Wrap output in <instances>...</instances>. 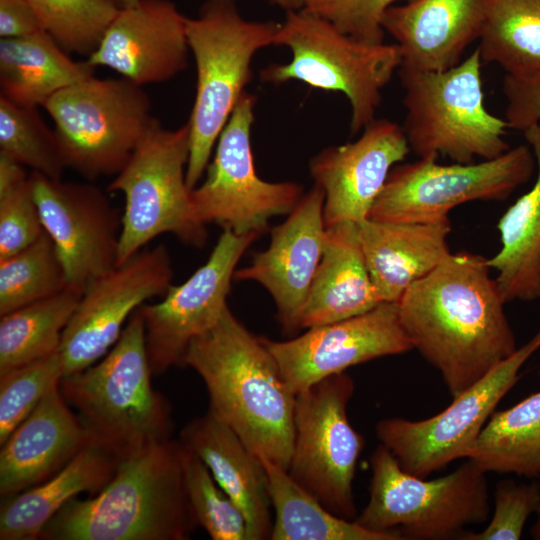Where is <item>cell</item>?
<instances>
[{
	"mask_svg": "<svg viewBox=\"0 0 540 540\" xmlns=\"http://www.w3.org/2000/svg\"><path fill=\"white\" fill-rule=\"evenodd\" d=\"M490 270L483 256L452 253L397 302L413 349L441 374L452 398L517 350Z\"/></svg>",
	"mask_w": 540,
	"mask_h": 540,
	"instance_id": "1",
	"label": "cell"
},
{
	"mask_svg": "<svg viewBox=\"0 0 540 540\" xmlns=\"http://www.w3.org/2000/svg\"><path fill=\"white\" fill-rule=\"evenodd\" d=\"M183 365L203 380L209 409L259 457L288 470L296 395L262 337L227 305L218 321L189 344Z\"/></svg>",
	"mask_w": 540,
	"mask_h": 540,
	"instance_id": "2",
	"label": "cell"
},
{
	"mask_svg": "<svg viewBox=\"0 0 540 540\" xmlns=\"http://www.w3.org/2000/svg\"><path fill=\"white\" fill-rule=\"evenodd\" d=\"M180 440L119 459L95 495L75 497L43 527L42 540H185L198 527L184 485Z\"/></svg>",
	"mask_w": 540,
	"mask_h": 540,
	"instance_id": "3",
	"label": "cell"
},
{
	"mask_svg": "<svg viewBox=\"0 0 540 540\" xmlns=\"http://www.w3.org/2000/svg\"><path fill=\"white\" fill-rule=\"evenodd\" d=\"M152 376L139 307L109 352L62 377L59 389L93 438L121 458L171 438V407L152 387Z\"/></svg>",
	"mask_w": 540,
	"mask_h": 540,
	"instance_id": "4",
	"label": "cell"
},
{
	"mask_svg": "<svg viewBox=\"0 0 540 540\" xmlns=\"http://www.w3.org/2000/svg\"><path fill=\"white\" fill-rule=\"evenodd\" d=\"M281 23L242 17L236 0H206L196 18L186 19V35L196 65V95L188 120L190 151L186 169L194 189L240 96L252 78L251 63L274 45Z\"/></svg>",
	"mask_w": 540,
	"mask_h": 540,
	"instance_id": "5",
	"label": "cell"
},
{
	"mask_svg": "<svg viewBox=\"0 0 540 540\" xmlns=\"http://www.w3.org/2000/svg\"><path fill=\"white\" fill-rule=\"evenodd\" d=\"M482 63L476 48L446 70L399 67L405 108L401 126L418 158L446 156L467 164L496 158L510 148L504 138L507 122L484 105Z\"/></svg>",
	"mask_w": 540,
	"mask_h": 540,
	"instance_id": "6",
	"label": "cell"
},
{
	"mask_svg": "<svg viewBox=\"0 0 540 540\" xmlns=\"http://www.w3.org/2000/svg\"><path fill=\"white\" fill-rule=\"evenodd\" d=\"M369 501L354 519L401 540L460 539L470 525L490 518L486 472L467 459L451 473L427 480L403 470L380 444L370 457Z\"/></svg>",
	"mask_w": 540,
	"mask_h": 540,
	"instance_id": "7",
	"label": "cell"
},
{
	"mask_svg": "<svg viewBox=\"0 0 540 540\" xmlns=\"http://www.w3.org/2000/svg\"><path fill=\"white\" fill-rule=\"evenodd\" d=\"M274 45L287 47L292 57L288 63L262 69L260 79L275 85L298 80L343 93L351 108L352 135L375 119L381 92L402 62L396 43L359 41L305 9L286 12Z\"/></svg>",
	"mask_w": 540,
	"mask_h": 540,
	"instance_id": "8",
	"label": "cell"
},
{
	"mask_svg": "<svg viewBox=\"0 0 540 540\" xmlns=\"http://www.w3.org/2000/svg\"><path fill=\"white\" fill-rule=\"evenodd\" d=\"M189 151L188 123L171 130L155 119L107 186L108 192H120L125 198L117 265L165 233L190 246L206 244V226L194 215L192 190L186 182Z\"/></svg>",
	"mask_w": 540,
	"mask_h": 540,
	"instance_id": "9",
	"label": "cell"
},
{
	"mask_svg": "<svg viewBox=\"0 0 540 540\" xmlns=\"http://www.w3.org/2000/svg\"><path fill=\"white\" fill-rule=\"evenodd\" d=\"M42 107L54 122L65 168L89 181L117 175L156 119L143 86L123 77L92 76Z\"/></svg>",
	"mask_w": 540,
	"mask_h": 540,
	"instance_id": "10",
	"label": "cell"
},
{
	"mask_svg": "<svg viewBox=\"0 0 540 540\" xmlns=\"http://www.w3.org/2000/svg\"><path fill=\"white\" fill-rule=\"evenodd\" d=\"M536 168L530 147L473 163L440 164L424 157L390 171L369 218L391 222H432L472 201H503L530 180Z\"/></svg>",
	"mask_w": 540,
	"mask_h": 540,
	"instance_id": "11",
	"label": "cell"
},
{
	"mask_svg": "<svg viewBox=\"0 0 540 540\" xmlns=\"http://www.w3.org/2000/svg\"><path fill=\"white\" fill-rule=\"evenodd\" d=\"M345 372L296 394L292 479L335 515L354 520L353 481L364 439L351 425L347 406L354 393Z\"/></svg>",
	"mask_w": 540,
	"mask_h": 540,
	"instance_id": "12",
	"label": "cell"
},
{
	"mask_svg": "<svg viewBox=\"0 0 540 540\" xmlns=\"http://www.w3.org/2000/svg\"><path fill=\"white\" fill-rule=\"evenodd\" d=\"M256 98L245 91L239 98L215 147L203 182L191 191L196 219L236 234H262L271 218L288 215L302 197L291 181L268 182L256 172L251 147Z\"/></svg>",
	"mask_w": 540,
	"mask_h": 540,
	"instance_id": "13",
	"label": "cell"
},
{
	"mask_svg": "<svg viewBox=\"0 0 540 540\" xmlns=\"http://www.w3.org/2000/svg\"><path fill=\"white\" fill-rule=\"evenodd\" d=\"M540 349V330L505 361L453 398L440 413L423 420L387 418L376 435L406 472L427 478L465 458L501 399L519 380V372Z\"/></svg>",
	"mask_w": 540,
	"mask_h": 540,
	"instance_id": "14",
	"label": "cell"
},
{
	"mask_svg": "<svg viewBox=\"0 0 540 540\" xmlns=\"http://www.w3.org/2000/svg\"><path fill=\"white\" fill-rule=\"evenodd\" d=\"M173 268L165 245L145 247L124 263L92 280L68 322L59 347L63 377L104 357L118 341L132 314L145 302L164 296Z\"/></svg>",
	"mask_w": 540,
	"mask_h": 540,
	"instance_id": "15",
	"label": "cell"
},
{
	"mask_svg": "<svg viewBox=\"0 0 540 540\" xmlns=\"http://www.w3.org/2000/svg\"><path fill=\"white\" fill-rule=\"evenodd\" d=\"M259 236L223 229L204 265L182 284L171 285L160 302L140 306L153 376L183 365L192 340L218 321L228 305L236 265Z\"/></svg>",
	"mask_w": 540,
	"mask_h": 540,
	"instance_id": "16",
	"label": "cell"
},
{
	"mask_svg": "<svg viewBox=\"0 0 540 540\" xmlns=\"http://www.w3.org/2000/svg\"><path fill=\"white\" fill-rule=\"evenodd\" d=\"M45 232L64 266L69 287L83 293L117 266L121 220L106 193L91 183L30 173Z\"/></svg>",
	"mask_w": 540,
	"mask_h": 540,
	"instance_id": "17",
	"label": "cell"
},
{
	"mask_svg": "<svg viewBox=\"0 0 540 540\" xmlns=\"http://www.w3.org/2000/svg\"><path fill=\"white\" fill-rule=\"evenodd\" d=\"M262 339L295 395L352 366L413 349L397 302H381L366 313L308 328L290 340Z\"/></svg>",
	"mask_w": 540,
	"mask_h": 540,
	"instance_id": "18",
	"label": "cell"
},
{
	"mask_svg": "<svg viewBox=\"0 0 540 540\" xmlns=\"http://www.w3.org/2000/svg\"><path fill=\"white\" fill-rule=\"evenodd\" d=\"M410 151L401 125L375 118L356 141L314 156L309 169L324 192L325 227L369 218L391 169Z\"/></svg>",
	"mask_w": 540,
	"mask_h": 540,
	"instance_id": "19",
	"label": "cell"
},
{
	"mask_svg": "<svg viewBox=\"0 0 540 540\" xmlns=\"http://www.w3.org/2000/svg\"><path fill=\"white\" fill-rule=\"evenodd\" d=\"M323 207L324 192L314 185L287 219L272 228L268 248L234 273V279L255 281L270 293L287 333L299 329V315L322 257L326 234Z\"/></svg>",
	"mask_w": 540,
	"mask_h": 540,
	"instance_id": "20",
	"label": "cell"
},
{
	"mask_svg": "<svg viewBox=\"0 0 540 540\" xmlns=\"http://www.w3.org/2000/svg\"><path fill=\"white\" fill-rule=\"evenodd\" d=\"M186 19L169 0H139L118 10L87 60L140 86L170 80L188 63Z\"/></svg>",
	"mask_w": 540,
	"mask_h": 540,
	"instance_id": "21",
	"label": "cell"
},
{
	"mask_svg": "<svg viewBox=\"0 0 540 540\" xmlns=\"http://www.w3.org/2000/svg\"><path fill=\"white\" fill-rule=\"evenodd\" d=\"M92 438L87 426L63 397L58 384L1 445V498L48 480Z\"/></svg>",
	"mask_w": 540,
	"mask_h": 540,
	"instance_id": "22",
	"label": "cell"
},
{
	"mask_svg": "<svg viewBox=\"0 0 540 540\" xmlns=\"http://www.w3.org/2000/svg\"><path fill=\"white\" fill-rule=\"evenodd\" d=\"M489 0H412L386 9L381 24L398 45L402 67L441 71L479 40Z\"/></svg>",
	"mask_w": 540,
	"mask_h": 540,
	"instance_id": "23",
	"label": "cell"
},
{
	"mask_svg": "<svg viewBox=\"0 0 540 540\" xmlns=\"http://www.w3.org/2000/svg\"><path fill=\"white\" fill-rule=\"evenodd\" d=\"M179 440L202 460L240 508L247 522L248 540L270 539L273 508L261 458L210 410L189 421Z\"/></svg>",
	"mask_w": 540,
	"mask_h": 540,
	"instance_id": "24",
	"label": "cell"
},
{
	"mask_svg": "<svg viewBox=\"0 0 540 540\" xmlns=\"http://www.w3.org/2000/svg\"><path fill=\"white\" fill-rule=\"evenodd\" d=\"M356 225L364 261L381 302H398L414 282L452 254L449 219L391 222L367 218Z\"/></svg>",
	"mask_w": 540,
	"mask_h": 540,
	"instance_id": "25",
	"label": "cell"
},
{
	"mask_svg": "<svg viewBox=\"0 0 540 540\" xmlns=\"http://www.w3.org/2000/svg\"><path fill=\"white\" fill-rule=\"evenodd\" d=\"M380 303L364 261L356 223L327 227L322 257L299 315V329L345 320Z\"/></svg>",
	"mask_w": 540,
	"mask_h": 540,
	"instance_id": "26",
	"label": "cell"
},
{
	"mask_svg": "<svg viewBox=\"0 0 540 540\" xmlns=\"http://www.w3.org/2000/svg\"><path fill=\"white\" fill-rule=\"evenodd\" d=\"M119 457L92 438L59 472L16 495L2 498L1 540H36L46 523L71 499L100 492L113 477Z\"/></svg>",
	"mask_w": 540,
	"mask_h": 540,
	"instance_id": "27",
	"label": "cell"
},
{
	"mask_svg": "<svg viewBox=\"0 0 540 540\" xmlns=\"http://www.w3.org/2000/svg\"><path fill=\"white\" fill-rule=\"evenodd\" d=\"M536 162L533 186L501 216L500 250L487 263L506 303L540 299V123L523 131Z\"/></svg>",
	"mask_w": 540,
	"mask_h": 540,
	"instance_id": "28",
	"label": "cell"
},
{
	"mask_svg": "<svg viewBox=\"0 0 540 540\" xmlns=\"http://www.w3.org/2000/svg\"><path fill=\"white\" fill-rule=\"evenodd\" d=\"M86 61H74L44 30L0 39V96L38 107L60 90L95 76Z\"/></svg>",
	"mask_w": 540,
	"mask_h": 540,
	"instance_id": "29",
	"label": "cell"
},
{
	"mask_svg": "<svg viewBox=\"0 0 540 540\" xmlns=\"http://www.w3.org/2000/svg\"><path fill=\"white\" fill-rule=\"evenodd\" d=\"M261 458V457H260ZM273 508L270 540H401L339 517L302 488L283 467L261 458Z\"/></svg>",
	"mask_w": 540,
	"mask_h": 540,
	"instance_id": "30",
	"label": "cell"
},
{
	"mask_svg": "<svg viewBox=\"0 0 540 540\" xmlns=\"http://www.w3.org/2000/svg\"><path fill=\"white\" fill-rule=\"evenodd\" d=\"M465 458L486 473L540 477V391L494 411Z\"/></svg>",
	"mask_w": 540,
	"mask_h": 540,
	"instance_id": "31",
	"label": "cell"
},
{
	"mask_svg": "<svg viewBox=\"0 0 540 540\" xmlns=\"http://www.w3.org/2000/svg\"><path fill=\"white\" fill-rule=\"evenodd\" d=\"M81 296L68 287L0 316V375L58 351Z\"/></svg>",
	"mask_w": 540,
	"mask_h": 540,
	"instance_id": "32",
	"label": "cell"
},
{
	"mask_svg": "<svg viewBox=\"0 0 540 540\" xmlns=\"http://www.w3.org/2000/svg\"><path fill=\"white\" fill-rule=\"evenodd\" d=\"M483 63L506 74L540 70V0H489L477 47Z\"/></svg>",
	"mask_w": 540,
	"mask_h": 540,
	"instance_id": "33",
	"label": "cell"
},
{
	"mask_svg": "<svg viewBox=\"0 0 540 540\" xmlns=\"http://www.w3.org/2000/svg\"><path fill=\"white\" fill-rule=\"evenodd\" d=\"M68 287L62 261L44 232L28 247L0 259V316Z\"/></svg>",
	"mask_w": 540,
	"mask_h": 540,
	"instance_id": "34",
	"label": "cell"
},
{
	"mask_svg": "<svg viewBox=\"0 0 540 540\" xmlns=\"http://www.w3.org/2000/svg\"><path fill=\"white\" fill-rule=\"evenodd\" d=\"M0 153L50 178H62L65 169L55 131L45 124L37 108L1 96Z\"/></svg>",
	"mask_w": 540,
	"mask_h": 540,
	"instance_id": "35",
	"label": "cell"
},
{
	"mask_svg": "<svg viewBox=\"0 0 540 540\" xmlns=\"http://www.w3.org/2000/svg\"><path fill=\"white\" fill-rule=\"evenodd\" d=\"M41 28L66 52L89 57L118 12L107 0H29Z\"/></svg>",
	"mask_w": 540,
	"mask_h": 540,
	"instance_id": "36",
	"label": "cell"
},
{
	"mask_svg": "<svg viewBox=\"0 0 540 540\" xmlns=\"http://www.w3.org/2000/svg\"><path fill=\"white\" fill-rule=\"evenodd\" d=\"M183 475L188 501L198 526L213 540H248L244 514L218 485L202 460L186 447Z\"/></svg>",
	"mask_w": 540,
	"mask_h": 540,
	"instance_id": "37",
	"label": "cell"
},
{
	"mask_svg": "<svg viewBox=\"0 0 540 540\" xmlns=\"http://www.w3.org/2000/svg\"><path fill=\"white\" fill-rule=\"evenodd\" d=\"M62 377L58 351L0 375V446Z\"/></svg>",
	"mask_w": 540,
	"mask_h": 540,
	"instance_id": "38",
	"label": "cell"
},
{
	"mask_svg": "<svg viewBox=\"0 0 540 540\" xmlns=\"http://www.w3.org/2000/svg\"><path fill=\"white\" fill-rule=\"evenodd\" d=\"M540 505V483H517L512 479L497 483L494 511L487 526L479 532L466 530L461 540H519L531 514Z\"/></svg>",
	"mask_w": 540,
	"mask_h": 540,
	"instance_id": "39",
	"label": "cell"
},
{
	"mask_svg": "<svg viewBox=\"0 0 540 540\" xmlns=\"http://www.w3.org/2000/svg\"><path fill=\"white\" fill-rule=\"evenodd\" d=\"M44 232L31 176L12 188L0 190V259L28 247Z\"/></svg>",
	"mask_w": 540,
	"mask_h": 540,
	"instance_id": "40",
	"label": "cell"
},
{
	"mask_svg": "<svg viewBox=\"0 0 540 540\" xmlns=\"http://www.w3.org/2000/svg\"><path fill=\"white\" fill-rule=\"evenodd\" d=\"M398 0H309L305 10L330 21L344 34L359 41L384 43L381 20ZM412 1V0H406Z\"/></svg>",
	"mask_w": 540,
	"mask_h": 540,
	"instance_id": "41",
	"label": "cell"
},
{
	"mask_svg": "<svg viewBox=\"0 0 540 540\" xmlns=\"http://www.w3.org/2000/svg\"><path fill=\"white\" fill-rule=\"evenodd\" d=\"M502 91L506 98L508 129L524 131L540 123V70L523 75L505 74Z\"/></svg>",
	"mask_w": 540,
	"mask_h": 540,
	"instance_id": "42",
	"label": "cell"
},
{
	"mask_svg": "<svg viewBox=\"0 0 540 540\" xmlns=\"http://www.w3.org/2000/svg\"><path fill=\"white\" fill-rule=\"evenodd\" d=\"M41 28L29 0H0V38L21 37Z\"/></svg>",
	"mask_w": 540,
	"mask_h": 540,
	"instance_id": "43",
	"label": "cell"
},
{
	"mask_svg": "<svg viewBox=\"0 0 540 540\" xmlns=\"http://www.w3.org/2000/svg\"><path fill=\"white\" fill-rule=\"evenodd\" d=\"M268 3L287 11L304 9L309 0H266Z\"/></svg>",
	"mask_w": 540,
	"mask_h": 540,
	"instance_id": "44",
	"label": "cell"
},
{
	"mask_svg": "<svg viewBox=\"0 0 540 540\" xmlns=\"http://www.w3.org/2000/svg\"><path fill=\"white\" fill-rule=\"evenodd\" d=\"M531 536L535 540H540V505L536 511V521L530 530Z\"/></svg>",
	"mask_w": 540,
	"mask_h": 540,
	"instance_id": "45",
	"label": "cell"
},
{
	"mask_svg": "<svg viewBox=\"0 0 540 540\" xmlns=\"http://www.w3.org/2000/svg\"><path fill=\"white\" fill-rule=\"evenodd\" d=\"M107 1L110 2L113 6H115L118 10L134 6L139 2V0H107Z\"/></svg>",
	"mask_w": 540,
	"mask_h": 540,
	"instance_id": "46",
	"label": "cell"
}]
</instances>
